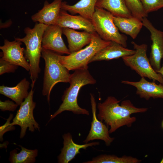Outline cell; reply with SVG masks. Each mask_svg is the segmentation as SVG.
<instances>
[{"instance_id": "obj_1", "label": "cell", "mask_w": 163, "mask_h": 163, "mask_svg": "<svg viewBox=\"0 0 163 163\" xmlns=\"http://www.w3.org/2000/svg\"><path fill=\"white\" fill-rule=\"evenodd\" d=\"M120 102L115 97L110 96L104 102L97 104L99 113L97 117L110 127V133L124 126L131 127L136 120V117H131V115L144 113L148 110L147 108L136 107L129 100L122 101L120 105Z\"/></svg>"}, {"instance_id": "obj_2", "label": "cell", "mask_w": 163, "mask_h": 163, "mask_svg": "<svg viewBox=\"0 0 163 163\" xmlns=\"http://www.w3.org/2000/svg\"><path fill=\"white\" fill-rule=\"evenodd\" d=\"M96 80L89 72L88 69H80L75 70L71 75L69 87L66 89L62 97V103L54 113L50 116V121L63 111H68L76 114L89 115V112L79 106L77 97L80 88L88 84H94Z\"/></svg>"}, {"instance_id": "obj_3", "label": "cell", "mask_w": 163, "mask_h": 163, "mask_svg": "<svg viewBox=\"0 0 163 163\" xmlns=\"http://www.w3.org/2000/svg\"><path fill=\"white\" fill-rule=\"evenodd\" d=\"M48 25L40 23H36L34 27L25 28L26 34L22 38H15V40L24 43L26 46L24 56L29 61L30 75L32 81L31 87H34L41 69L39 66L42 49V40L44 32Z\"/></svg>"}, {"instance_id": "obj_4", "label": "cell", "mask_w": 163, "mask_h": 163, "mask_svg": "<svg viewBox=\"0 0 163 163\" xmlns=\"http://www.w3.org/2000/svg\"><path fill=\"white\" fill-rule=\"evenodd\" d=\"M59 54L42 48L41 56L44 60L45 66L42 93L46 96L48 103L53 87L58 82L69 83L71 78L69 71L59 62Z\"/></svg>"}, {"instance_id": "obj_5", "label": "cell", "mask_w": 163, "mask_h": 163, "mask_svg": "<svg viewBox=\"0 0 163 163\" xmlns=\"http://www.w3.org/2000/svg\"><path fill=\"white\" fill-rule=\"evenodd\" d=\"M110 42L103 40L95 32L93 34L91 42L86 47L67 56L59 54V61L69 71L88 69V64L92 57Z\"/></svg>"}, {"instance_id": "obj_6", "label": "cell", "mask_w": 163, "mask_h": 163, "mask_svg": "<svg viewBox=\"0 0 163 163\" xmlns=\"http://www.w3.org/2000/svg\"><path fill=\"white\" fill-rule=\"evenodd\" d=\"M113 16L106 10L96 7L91 21L95 32L102 39L115 42L126 48L127 37L120 33L113 22Z\"/></svg>"}, {"instance_id": "obj_7", "label": "cell", "mask_w": 163, "mask_h": 163, "mask_svg": "<svg viewBox=\"0 0 163 163\" xmlns=\"http://www.w3.org/2000/svg\"><path fill=\"white\" fill-rule=\"evenodd\" d=\"M131 43L135 52L131 55L122 58L125 65L135 71L141 77L147 78L153 81H157L163 84V77L152 68L147 56L148 46L139 45L134 41Z\"/></svg>"}, {"instance_id": "obj_8", "label": "cell", "mask_w": 163, "mask_h": 163, "mask_svg": "<svg viewBox=\"0 0 163 163\" xmlns=\"http://www.w3.org/2000/svg\"><path fill=\"white\" fill-rule=\"evenodd\" d=\"M33 88L31 87L28 96L20 105L15 116L11 123L12 126L18 125L20 126V138L24 136L27 128L32 132H34L35 129L40 131L39 125L35 120L33 115V110L36 104L33 100Z\"/></svg>"}, {"instance_id": "obj_9", "label": "cell", "mask_w": 163, "mask_h": 163, "mask_svg": "<svg viewBox=\"0 0 163 163\" xmlns=\"http://www.w3.org/2000/svg\"><path fill=\"white\" fill-rule=\"evenodd\" d=\"M142 21L143 26L147 29L151 34L152 43L149 59L151 65L156 72L161 68V61L163 58L162 32L156 28L147 17L144 18Z\"/></svg>"}, {"instance_id": "obj_10", "label": "cell", "mask_w": 163, "mask_h": 163, "mask_svg": "<svg viewBox=\"0 0 163 163\" xmlns=\"http://www.w3.org/2000/svg\"><path fill=\"white\" fill-rule=\"evenodd\" d=\"M62 28L56 24L48 25L42 37V47L58 54H69L70 52L62 37Z\"/></svg>"}, {"instance_id": "obj_11", "label": "cell", "mask_w": 163, "mask_h": 163, "mask_svg": "<svg viewBox=\"0 0 163 163\" xmlns=\"http://www.w3.org/2000/svg\"><path fill=\"white\" fill-rule=\"evenodd\" d=\"M91 102L92 115V121L88 134L83 141L85 143L95 139H99L104 141L107 146L110 145L114 139L109 135L108 126L99 120L96 115V104L93 94H90Z\"/></svg>"}, {"instance_id": "obj_12", "label": "cell", "mask_w": 163, "mask_h": 163, "mask_svg": "<svg viewBox=\"0 0 163 163\" xmlns=\"http://www.w3.org/2000/svg\"><path fill=\"white\" fill-rule=\"evenodd\" d=\"M22 42L15 40L10 41L7 39L4 40V45L0 46L2 51V58L15 65L23 68L29 71L30 66L24 56L25 49L21 45Z\"/></svg>"}, {"instance_id": "obj_13", "label": "cell", "mask_w": 163, "mask_h": 163, "mask_svg": "<svg viewBox=\"0 0 163 163\" xmlns=\"http://www.w3.org/2000/svg\"><path fill=\"white\" fill-rule=\"evenodd\" d=\"M54 24L57 25L62 28L83 30L91 33L96 32L91 20L80 15H71L62 9L61 10Z\"/></svg>"}, {"instance_id": "obj_14", "label": "cell", "mask_w": 163, "mask_h": 163, "mask_svg": "<svg viewBox=\"0 0 163 163\" xmlns=\"http://www.w3.org/2000/svg\"><path fill=\"white\" fill-rule=\"evenodd\" d=\"M121 83L135 87L136 89V94L140 98L146 100H149L151 98L163 99L162 84H157L155 82H149L144 77H141L138 82L123 80Z\"/></svg>"}, {"instance_id": "obj_15", "label": "cell", "mask_w": 163, "mask_h": 163, "mask_svg": "<svg viewBox=\"0 0 163 163\" xmlns=\"http://www.w3.org/2000/svg\"><path fill=\"white\" fill-rule=\"evenodd\" d=\"M62 0H54L49 3L45 1L42 8L32 16L34 22H37L47 25L54 24L61 9Z\"/></svg>"}, {"instance_id": "obj_16", "label": "cell", "mask_w": 163, "mask_h": 163, "mask_svg": "<svg viewBox=\"0 0 163 163\" xmlns=\"http://www.w3.org/2000/svg\"><path fill=\"white\" fill-rule=\"evenodd\" d=\"M63 146L61 152L58 157V162L68 163L74 158L75 156L80 153L81 149H86L89 146L98 145L99 142L86 143L83 145L75 143L72 139V136L69 133L63 135Z\"/></svg>"}, {"instance_id": "obj_17", "label": "cell", "mask_w": 163, "mask_h": 163, "mask_svg": "<svg viewBox=\"0 0 163 163\" xmlns=\"http://www.w3.org/2000/svg\"><path fill=\"white\" fill-rule=\"evenodd\" d=\"M135 52V50L126 48L118 43L111 41L108 45L97 52L91 59L89 63L122 58L133 54Z\"/></svg>"}, {"instance_id": "obj_18", "label": "cell", "mask_w": 163, "mask_h": 163, "mask_svg": "<svg viewBox=\"0 0 163 163\" xmlns=\"http://www.w3.org/2000/svg\"><path fill=\"white\" fill-rule=\"evenodd\" d=\"M62 31L67 38L68 49L71 53L77 52L89 44L93 36V33L86 31L78 32L68 28H62Z\"/></svg>"}, {"instance_id": "obj_19", "label": "cell", "mask_w": 163, "mask_h": 163, "mask_svg": "<svg viewBox=\"0 0 163 163\" xmlns=\"http://www.w3.org/2000/svg\"><path fill=\"white\" fill-rule=\"evenodd\" d=\"M30 85L29 82L25 78L15 86H0V93L12 99L18 105H20L28 95Z\"/></svg>"}, {"instance_id": "obj_20", "label": "cell", "mask_w": 163, "mask_h": 163, "mask_svg": "<svg viewBox=\"0 0 163 163\" xmlns=\"http://www.w3.org/2000/svg\"><path fill=\"white\" fill-rule=\"evenodd\" d=\"M114 24L119 30L135 39L143 26L142 22L133 16L126 18L113 16Z\"/></svg>"}, {"instance_id": "obj_21", "label": "cell", "mask_w": 163, "mask_h": 163, "mask_svg": "<svg viewBox=\"0 0 163 163\" xmlns=\"http://www.w3.org/2000/svg\"><path fill=\"white\" fill-rule=\"evenodd\" d=\"M98 0H80L73 5L62 2L61 9L72 14H78L83 17L91 20L95 12L96 4Z\"/></svg>"}, {"instance_id": "obj_22", "label": "cell", "mask_w": 163, "mask_h": 163, "mask_svg": "<svg viewBox=\"0 0 163 163\" xmlns=\"http://www.w3.org/2000/svg\"><path fill=\"white\" fill-rule=\"evenodd\" d=\"M96 7L104 9L114 16L126 18L133 16L125 0H98Z\"/></svg>"}, {"instance_id": "obj_23", "label": "cell", "mask_w": 163, "mask_h": 163, "mask_svg": "<svg viewBox=\"0 0 163 163\" xmlns=\"http://www.w3.org/2000/svg\"><path fill=\"white\" fill-rule=\"evenodd\" d=\"M21 149L20 152L18 153L16 149L10 152L9 161L11 163H33L35 162L36 158L37 155V149H29L19 145Z\"/></svg>"}, {"instance_id": "obj_24", "label": "cell", "mask_w": 163, "mask_h": 163, "mask_svg": "<svg viewBox=\"0 0 163 163\" xmlns=\"http://www.w3.org/2000/svg\"><path fill=\"white\" fill-rule=\"evenodd\" d=\"M141 160L131 156L124 155L119 157L115 155L102 154L84 163H139Z\"/></svg>"}, {"instance_id": "obj_25", "label": "cell", "mask_w": 163, "mask_h": 163, "mask_svg": "<svg viewBox=\"0 0 163 163\" xmlns=\"http://www.w3.org/2000/svg\"><path fill=\"white\" fill-rule=\"evenodd\" d=\"M126 4L132 15L141 21L147 17L148 14L145 11L140 0H125Z\"/></svg>"}, {"instance_id": "obj_26", "label": "cell", "mask_w": 163, "mask_h": 163, "mask_svg": "<svg viewBox=\"0 0 163 163\" xmlns=\"http://www.w3.org/2000/svg\"><path fill=\"white\" fill-rule=\"evenodd\" d=\"M143 9L147 14L163 8V0H140Z\"/></svg>"}, {"instance_id": "obj_27", "label": "cell", "mask_w": 163, "mask_h": 163, "mask_svg": "<svg viewBox=\"0 0 163 163\" xmlns=\"http://www.w3.org/2000/svg\"><path fill=\"white\" fill-rule=\"evenodd\" d=\"M18 66L12 64L1 58L0 59V75L5 73L14 72Z\"/></svg>"}, {"instance_id": "obj_28", "label": "cell", "mask_w": 163, "mask_h": 163, "mask_svg": "<svg viewBox=\"0 0 163 163\" xmlns=\"http://www.w3.org/2000/svg\"><path fill=\"white\" fill-rule=\"evenodd\" d=\"M13 115L11 114L9 118L7 120L5 123L0 127V141L3 140V136L4 134L7 131L14 130L15 127L11 125L10 121L13 118Z\"/></svg>"}, {"instance_id": "obj_29", "label": "cell", "mask_w": 163, "mask_h": 163, "mask_svg": "<svg viewBox=\"0 0 163 163\" xmlns=\"http://www.w3.org/2000/svg\"><path fill=\"white\" fill-rule=\"evenodd\" d=\"M18 106L17 104L9 100L2 101H0V109L2 111L8 110L14 111L17 108Z\"/></svg>"}, {"instance_id": "obj_30", "label": "cell", "mask_w": 163, "mask_h": 163, "mask_svg": "<svg viewBox=\"0 0 163 163\" xmlns=\"http://www.w3.org/2000/svg\"><path fill=\"white\" fill-rule=\"evenodd\" d=\"M12 24L11 20L8 21L4 23H2L0 24V28H5L10 26Z\"/></svg>"}, {"instance_id": "obj_31", "label": "cell", "mask_w": 163, "mask_h": 163, "mask_svg": "<svg viewBox=\"0 0 163 163\" xmlns=\"http://www.w3.org/2000/svg\"><path fill=\"white\" fill-rule=\"evenodd\" d=\"M156 72L158 73L161 74L162 75L163 77V62L162 66L160 69L159 70L157 71Z\"/></svg>"}, {"instance_id": "obj_32", "label": "cell", "mask_w": 163, "mask_h": 163, "mask_svg": "<svg viewBox=\"0 0 163 163\" xmlns=\"http://www.w3.org/2000/svg\"><path fill=\"white\" fill-rule=\"evenodd\" d=\"M161 126L162 128L163 129V120L162 121V122H161Z\"/></svg>"}, {"instance_id": "obj_33", "label": "cell", "mask_w": 163, "mask_h": 163, "mask_svg": "<svg viewBox=\"0 0 163 163\" xmlns=\"http://www.w3.org/2000/svg\"><path fill=\"white\" fill-rule=\"evenodd\" d=\"M160 163H163V157H162L161 161H160Z\"/></svg>"}, {"instance_id": "obj_34", "label": "cell", "mask_w": 163, "mask_h": 163, "mask_svg": "<svg viewBox=\"0 0 163 163\" xmlns=\"http://www.w3.org/2000/svg\"><path fill=\"white\" fill-rule=\"evenodd\" d=\"M162 33H163V32H162Z\"/></svg>"}]
</instances>
